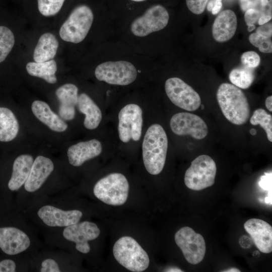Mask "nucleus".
I'll use <instances>...</instances> for the list:
<instances>
[{
  "instance_id": "a19ab883",
  "label": "nucleus",
  "mask_w": 272,
  "mask_h": 272,
  "mask_svg": "<svg viewBox=\"0 0 272 272\" xmlns=\"http://www.w3.org/2000/svg\"><path fill=\"white\" fill-rule=\"evenodd\" d=\"M241 8L243 11L247 10V9L251 7V4L252 2L250 0H240Z\"/></svg>"
},
{
  "instance_id": "e433bc0d",
  "label": "nucleus",
  "mask_w": 272,
  "mask_h": 272,
  "mask_svg": "<svg viewBox=\"0 0 272 272\" xmlns=\"http://www.w3.org/2000/svg\"><path fill=\"white\" fill-rule=\"evenodd\" d=\"M261 16L272 17V0H260Z\"/></svg>"
},
{
  "instance_id": "1a4fd4ad",
  "label": "nucleus",
  "mask_w": 272,
  "mask_h": 272,
  "mask_svg": "<svg viewBox=\"0 0 272 272\" xmlns=\"http://www.w3.org/2000/svg\"><path fill=\"white\" fill-rule=\"evenodd\" d=\"M175 241L186 260L197 264L203 260L206 251V243L202 235L189 227H183L175 235Z\"/></svg>"
},
{
  "instance_id": "39448f33",
  "label": "nucleus",
  "mask_w": 272,
  "mask_h": 272,
  "mask_svg": "<svg viewBox=\"0 0 272 272\" xmlns=\"http://www.w3.org/2000/svg\"><path fill=\"white\" fill-rule=\"evenodd\" d=\"M129 184L126 178L119 173H111L100 179L93 188L95 196L106 204L121 206L126 201Z\"/></svg>"
},
{
  "instance_id": "cd10ccee",
  "label": "nucleus",
  "mask_w": 272,
  "mask_h": 272,
  "mask_svg": "<svg viewBox=\"0 0 272 272\" xmlns=\"http://www.w3.org/2000/svg\"><path fill=\"white\" fill-rule=\"evenodd\" d=\"M15 37L12 31L5 26H0V63L3 62L13 49Z\"/></svg>"
},
{
  "instance_id": "c85d7f7f",
  "label": "nucleus",
  "mask_w": 272,
  "mask_h": 272,
  "mask_svg": "<svg viewBox=\"0 0 272 272\" xmlns=\"http://www.w3.org/2000/svg\"><path fill=\"white\" fill-rule=\"evenodd\" d=\"M250 122L253 125H260L266 133L269 142H272V116L263 109H256L250 119Z\"/></svg>"
},
{
  "instance_id": "6e6552de",
  "label": "nucleus",
  "mask_w": 272,
  "mask_h": 272,
  "mask_svg": "<svg viewBox=\"0 0 272 272\" xmlns=\"http://www.w3.org/2000/svg\"><path fill=\"white\" fill-rule=\"evenodd\" d=\"M166 93L170 101L177 107L188 111L197 110L201 104L199 94L181 79L173 77L165 84Z\"/></svg>"
},
{
  "instance_id": "412c9836",
  "label": "nucleus",
  "mask_w": 272,
  "mask_h": 272,
  "mask_svg": "<svg viewBox=\"0 0 272 272\" xmlns=\"http://www.w3.org/2000/svg\"><path fill=\"white\" fill-rule=\"evenodd\" d=\"M58 47L59 41L55 34L50 32L42 34L33 50V61L42 62L54 59Z\"/></svg>"
},
{
  "instance_id": "79ce46f5",
  "label": "nucleus",
  "mask_w": 272,
  "mask_h": 272,
  "mask_svg": "<svg viewBox=\"0 0 272 272\" xmlns=\"http://www.w3.org/2000/svg\"><path fill=\"white\" fill-rule=\"evenodd\" d=\"M271 19V17L261 16L258 20V24L259 25H263L268 22Z\"/></svg>"
},
{
  "instance_id": "f8f14e48",
  "label": "nucleus",
  "mask_w": 272,
  "mask_h": 272,
  "mask_svg": "<svg viewBox=\"0 0 272 272\" xmlns=\"http://www.w3.org/2000/svg\"><path fill=\"white\" fill-rule=\"evenodd\" d=\"M170 125L175 134L189 135L196 140L205 138L208 133V128L204 120L199 116L189 112L174 114L171 118Z\"/></svg>"
},
{
  "instance_id": "7ed1b4c3",
  "label": "nucleus",
  "mask_w": 272,
  "mask_h": 272,
  "mask_svg": "<svg viewBox=\"0 0 272 272\" xmlns=\"http://www.w3.org/2000/svg\"><path fill=\"white\" fill-rule=\"evenodd\" d=\"M93 20V13L88 6H77L61 25L58 31L59 37L66 42H81L88 35Z\"/></svg>"
},
{
  "instance_id": "4c0bfd02",
  "label": "nucleus",
  "mask_w": 272,
  "mask_h": 272,
  "mask_svg": "<svg viewBox=\"0 0 272 272\" xmlns=\"http://www.w3.org/2000/svg\"><path fill=\"white\" fill-rule=\"evenodd\" d=\"M16 265L11 259H4L0 261V272L15 271Z\"/></svg>"
},
{
  "instance_id": "0eeeda50",
  "label": "nucleus",
  "mask_w": 272,
  "mask_h": 272,
  "mask_svg": "<svg viewBox=\"0 0 272 272\" xmlns=\"http://www.w3.org/2000/svg\"><path fill=\"white\" fill-rule=\"evenodd\" d=\"M95 75L99 81L112 85L125 86L135 81L137 71L128 61H107L96 67Z\"/></svg>"
},
{
  "instance_id": "b1692460",
  "label": "nucleus",
  "mask_w": 272,
  "mask_h": 272,
  "mask_svg": "<svg viewBox=\"0 0 272 272\" xmlns=\"http://www.w3.org/2000/svg\"><path fill=\"white\" fill-rule=\"evenodd\" d=\"M76 106L79 111L85 115V127L91 130L96 128L101 121L102 113L93 100L87 94L83 93L78 96Z\"/></svg>"
},
{
  "instance_id": "09e8293b",
  "label": "nucleus",
  "mask_w": 272,
  "mask_h": 272,
  "mask_svg": "<svg viewBox=\"0 0 272 272\" xmlns=\"http://www.w3.org/2000/svg\"><path fill=\"white\" fill-rule=\"evenodd\" d=\"M167 271H183L180 269L172 268L171 269H168Z\"/></svg>"
},
{
  "instance_id": "ea45409f",
  "label": "nucleus",
  "mask_w": 272,
  "mask_h": 272,
  "mask_svg": "<svg viewBox=\"0 0 272 272\" xmlns=\"http://www.w3.org/2000/svg\"><path fill=\"white\" fill-rule=\"evenodd\" d=\"M222 6V2L220 1L216 0L215 6L212 11L213 15L217 14L221 10Z\"/></svg>"
},
{
  "instance_id": "4be33fe9",
  "label": "nucleus",
  "mask_w": 272,
  "mask_h": 272,
  "mask_svg": "<svg viewBox=\"0 0 272 272\" xmlns=\"http://www.w3.org/2000/svg\"><path fill=\"white\" fill-rule=\"evenodd\" d=\"M31 109L34 115L52 130L62 132L67 129V124L51 110L46 102L35 100L32 104Z\"/></svg>"
},
{
  "instance_id": "c756f323",
  "label": "nucleus",
  "mask_w": 272,
  "mask_h": 272,
  "mask_svg": "<svg viewBox=\"0 0 272 272\" xmlns=\"http://www.w3.org/2000/svg\"><path fill=\"white\" fill-rule=\"evenodd\" d=\"M65 0H37L40 14L45 17H51L57 14Z\"/></svg>"
},
{
  "instance_id": "de8ad7c7",
  "label": "nucleus",
  "mask_w": 272,
  "mask_h": 272,
  "mask_svg": "<svg viewBox=\"0 0 272 272\" xmlns=\"http://www.w3.org/2000/svg\"><path fill=\"white\" fill-rule=\"evenodd\" d=\"M250 133L251 135H254L256 134L257 133V131L254 128H251L250 130Z\"/></svg>"
},
{
  "instance_id": "3c124183",
  "label": "nucleus",
  "mask_w": 272,
  "mask_h": 272,
  "mask_svg": "<svg viewBox=\"0 0 272 272\" xmlns=\"http://www.w3.org/2000/svg\"><path fill=\"white\" fill-rule=\"evenodd\" d=\"M200 105H201V109L203 110L205 108L204 105L203 104H201V105L200 104Z\"/></svg>"
},
{
  "instance_id": "603ef678",
  "label": "nucleus",
  "mask_w": 272,
  "mask_h": 272,
  "mask_svg": "<svg viewBox=\"0 0 272 272\" xmlns=\"http://www.w3.org/2000/svg\"><path fill=\"white\" fill-rule=\"evenodd\" d=\"M217 1H221L222 0H217Z\"/></svg>"
},
{
  "instance_id": "bb28decb",
  "label": "nucleus",
  "mask_w": 272,
  "mask_h": 272,
  "mask_svg": "<svg viewBox=\"0 0 272 272\" xmlns=\"http://www.w3.org/2000/svg\"><path fill=\"white\" fill-rule=\"evenodd\" d=\"M229 80L235 86L245 89L253 83L254 76L252 69L241 67L233 69L229 74Z\"/></svg>"
},
{
  "instance_id": "393cba45",
  "label": "nucleus",
  "mask_w": 272,
  "mask_h": 272,
  "mask_svg": "<svg viewBox=\"0 0 272 272\" xmlns=\"http://www.w3.org/2000/svg\"><path fill=\"white\" fill-rule=\"evenodd\" d=\"M26 70L29 75L42 79L49 84L57 82V65L54 59L42 62L29 61L26 65Z\"/></svg>"
},
{
  "instance_id": "c9c22d12",
  "label": "nucleus",
  "mask_w": 272,
  "mask_h": 272,
  "mask_svg": "<svg viewBox=\"0 0 272 272\" xmlns=\"http://www.w3.org/2000/svg\"><path fill=\"white\" fill-rule=\"evenodd\" d=\"M41 272H59L60 270L57 262L53 259L47 258L41 263Z\"/></svg>"
},
{
  "instance_id": "f704fd0d",
  "label": "nucleus",
  "mask_w": 272,
  "mask_h": 272,
  "mask_svg": "<svg viewBox=\"0 0 272 272\" xmlns=\"http://www.w3.org/2000/svg\"><path fill=\"white\" fill-rule=\"evenodd\" d=\"M261 16V12L260 10L250 8L247 9L244 14V20L247 26L254 25L258 22L259 18Z\"/></svg>"
},
{
  "instance_id": "f257e3e1",
  "label": "nucleus",
  "mask_w": 272,
  "mask_h": 272,
  "mask_svg": "<svg viewBox=\"0 0 272 272\" xmlns=\"http://www.w3.org/2000/svg\"><path fill=\"white\" fill-rule=\"evenodd\" d=\"M168 139L161 125L154 124L147 129L143 145V159L147 171L152 175L161 172L165 163Z\"/></svg>"
},
{
  "instance_id": "a18cd8bd",
  "label": "nucleus",
  "mask_w": 272,
  "mask_h": 272,
  "mask_svg": "<svg viewBox=\"0 0 272 272\" xmlns=\"http://www.w3.org/2000/svg\"><path fill=\"white\" fill-rule=\"evenodd\" d=\"M223 271H226V272H236V271H240L238 269L235 268H230L229 269H227L226 270H224Z\"/></svg>"
},
{
  "instance_id": "2f4dec72",
  "label": "nucleus",
  "mask_w": 272,
  "mask_h": 272,
  "mask_svg": "<svg viewBox=\"0 0 272 272\" xmlns=\"http://www.w3.org/2000/svg\"><path fill=\"white\" fill-rule=\"evenodd\" d=\"M241 61L244 66L253 69L259 65L260 58L255 51H248L242 53L241 56Z\"/></svg>"
},
{
  "instance_id": "f03ea898",
  "label": "nucleus",
  "mask_w": 272,
  "mask_h": 272,
  "mask_svg": "<svg viewBox=\"0 0 272 272\" xmlns=\"http://www.w3.org/2000/svg\"><path fill=\"white\" fill-rule=\"evenodd\" d=\"M217 99L225 118L235 125L245 124L250 116L247 99L238 87L229 83H222L217 92Z\"/></svg>"
},
{
  "instance_id": "49530a36",
  "label": "nucleus",
  "mask_w": 272,
  "mask_h": 272,
  "mask_svg": "<svg viewBox=\"0 0 272 272\" xmlns=\"http://www.w3.org/2000/svg\"><path fill=\"white\" fill-rule=\"evenodd\" d=\"M255 28V26L254 25H250L249 26H248V31L249 32H251Z\"/></svg>"
},
{
  "instance_id": "f3484780",
  "label": "nucleus",
  "mask_w": 272,
  "mask_h": 272,
  "mask_svg": "<svg viewBox=\"0 0 272 272\" xmlns=\"http://www.w3.org/2000/svg\"><path fill=\"white\" fill-rule=\"evenodd\" d=\"M54 169V164L48 158L37 156L34 160L30 174L24 184L25 189L33 192L39 189Z\"/></svg>"
},
{
  "instance_id": "37998d69",
  "label": "nucleus",
  "mask_w": 272,
  "mask_h": 272,
  "mask_svg": "<svg viewBox=\"0 0 272 272\" xmlns=\"http://www.w3.org/2000/svg\"><path fill=\"white\" fill-rule=\"evenodd\" d=\"M265 106L267 109L270 112L272 111V96L267 97L265 102Z\"/></svg>"
},
{
  "instance_id": "20e7f679",
  "label": "nucleus",
  "mask_w": 272,
  "mask_h": 272,
  "mask_svg": "<svg viewBox=\"0 0 272 272\" xmlns=\"http://www.w3.org/2000/svg\"><path fill=\"white\" fill-rule=\"evenodd\" d=\"M113 253L117 262L130 271H143L149 265L147 253L131 237L123 236L117 240L113 247Z\"/></svg>"
},
{
  "instance_id": "dca6fc26",
  "label": "nucleus",
  "mask_w": 272,
  "mask_h": 272,
  "mask_svg": "<svg viewBox=\"0 0 272 272\" xmlns=\"http://www.w3.org/2000/svg\"><path fill=\"white\" fill-rule=\"evenodd\" d=\"M244 227L259 251L264 253L272 251V227L268 223L252 218L244 223Z\"/></svg>"
},
{
  "instance_id": "58836bf2",
  "label": "nucleus",
  "mask_w": 272,
  "mask_h": 272,
  "mask_svg": "<svg viewBox=\"0 0 272 272\" xmlns=\"http://www.w3.org/2000/svg\"><path fill=\"white\" fill-rule=\"evenodd\" d=\"M256 33L268 37L272 36V24L271 23H266L260 25L255 31Z\"/></svg>"
},
{
  "instance_id": "7c9ffc66",
  "label": "nucleus",
  "mask_w": 272,
  "mask_h": 272,
  "mask_svg": "<svg viewBox=\"0 0 272 272\" xmlns=\"http://www.w3.org/2000/svg\"><path fill=\"white\" fill-rule=\"evenodd\" d=\"M271 37H266L259 33L251 34L249 36V41L251 44L258 48L259 50L263 53L272 52Z\"/></svg>"
},
{
  "instance_id": "473e14b6",
  "label": "nucleus",
  "mask_w": 272,
  "mask_h": 272,
  "mask_svg": "<svg viewBox=\"0 0 272 272\" xmlns=\"http://www.w3.org/2000/svg\"><path fill=\"white\" fill-rule=\"evenodd\" d=\"M209 0H186L189 10L196 15L202 14L207 5Z\"/></svg>"
},
{
  "instance_id": "8fccbe9b",
  "label": "nucleus",
  "mask_w": 272,
  "mask_h": 272,
  "mask_svg": "<svg viewBox=\"0 0 272 272\" xmlns=\"http://www.w3.org/2000/svg\"><path fill=\"white\" fill-rule=\"evenodd\" d=\"M133 2H143L146 0H130Z\"/></svg>"
},
{
  "instance_id": "9b49d317",
  "label": "nucleus",
  "mask_w": 272,
  "mask_h": 272,
  "mask_svg": "<svg viewBox=\"0 0 272 272\" xmlns=\"http://www.w3.org/2000/svg\"><path fill=\"white\" fill-rule=\"evenodd\" d=\"M118 120L119 137L122 142L140 139L143 119L142 110L138 105L129 104L123 107L119 112Z\"/></svg>"
},
{
  "instance_id": "9d476101",
  "label": "nucleus",
  "mask_w": 272,
  "mask_h": 272,
  "mask_svg": "<svg viewBox=\"0 0 272 272\" xmlns=\"http://www.w3.org/2000/svg\"><path fill=\"white\" fill-rule=\"evenodd\" d=\"M169 19V13L163 6L154 5L133 21L130 30L134 35L144 37L164 29L168 24Z\"/></svg>"
},
{
  "instance_id": "4468645a",
  "label": "nucleus",
  "mask_w": 272,
  "mask_h": 272,
  "mask_svg": "<svg viewBox=\"0 0 272 272\" xmlns=\"http://www.w3.org/2000/svg\"><path fill=\"white\" fill-rule=\"evenodd\" d=\"M37 215L46 225L62 227L78 223L83 214L77 210L64 211L52 206L45 205L39 209Z\"/></svg>"
},
{
  "instance_id": "a878e982",
  "label": "nucleus",
  "mask_w": 272,
  "mask_h": 272,
  "mask_svg": "<svg viewBox=\"0 0 272 272\" xmlns=\"http://www.w3.org/2000/svg\"><path fill=\"white\" fill-rule=\"evenodd\" d=\"M19 130V123L13 112L7 108L0 107V141H12Z\"/></svg>"
},
{
  "instance_id": "72a5a7b5",
  "label": "nucleus",
  "mask_w": 272,
  "mask_h": 272,
  "mask_svg": "<svg viewBox=\"0 0 272 272\" xmlns=\"http://www.w3.org/2000/svg\"><path fill=\"white\" fill-rule=\"evenodd\" d=\"M259 185L264 190H268L269 194L265 198V201L268 203H271V173H265V175L261 177Z\"/></svg>"
},
{
  "instance_id": "a211bd4d",
  "label": "nucleus",
  "mask_w": 272,
  "mask_h": 272,
  "mask_svg": "<svg viewBox=\"0 0 272 272\" xmlns=\"http://www.w3.org/2000/svg\"><path fill=\"white\" fill-rule=\"evenodd\" d=\"M102 149L101 143L96 139L73 145L67 151L69 163L75 167L80 166L86 161L99 155Z\"/></svg>"
},
{
  "instance_id": "423d86ee",
  "label": "nucleus",
  "mask_w": 272,
  "mask_h": 272,
  "mask_svg": "<svg viewBox=\"0 0 272 272\" xmlns=\"http://www.w3.org/2000/svg\"><path fill=\"white\" fill-rule=\"evenodd\" d=\"M217 166L209 156L202 155L194 159L187 169L184 183L189 189L201 190L212 186L215 183Z\"/></svg>"
},
{
  "instance_id": "c03bdc74",
  "label": "nucleus",
  "mask_w": 272,
  "mask_h": 272,
  "mask_svg": "<svg viewBox=\"0 0 272 272\" xmlns=\"http://www.w3.org/2000/svg\"><path fill=\"white\" fill-rule=\"evenodd\" d=\"M215 2H216V0H211L209 3L208 4H207V10L209 11H212L214 6H215Z\"/></svg>"
},
{
  "instance_id": "6ab92c4d",
  "label": "nucleus",
  "mask_w": 272,
  "mask_h": 272,
  "mask_svg": "<svg viewBox=\"0 0 272 272\" xmlns=\"http://www.w3.org/2000/svg\"><path fill=\"white\" fill-rule=\"evenodd\" d=\"M237 27L235 13L231 10H223L218 14L213 23V36L217 42H226L233 37Z\"/></svg>"
},
{
  "instance_id": "aec40b11",
  "label": "nucleus",
  "mask_w": 272,
  "mask_h": 272,
  "mask_svg": "<svg viewBox=\"0 0 272 272\" xmlns=\"http://www.w3.org/2000/svg\"><path fill=\"white\" fill-rule=\"evenodd\" d=\"M55 94L60 103V117L64 120L73 119L79 96L78 87L73 84L66 83L58 88Z\"/></svg>"
},
{
  "instance_id": "ddd939ff",
  "label": "nucleus",
  "mask_w": 272,
  "mask_h": 272,
  "mask_svg": "<svg viewBox=\"0 0 272 272\" xmlns=\"http://www.w3.org/2000/svg\"><path fill=\"white\" fill-rule=\"evenodd\" d=\"M100 233V229L96 224L84 221L65 227L62 235L65 239L75 243L78 251L86 254L90 250L88 241L96 239Z\"/></svg>"
},
{
  "instance_id": "5701e85b",
  "label": "nucleus",
  "mask_w": 272,
  "mask_h": 272,
  "mask_svg": "<svg viewBox=\"0 0 272 272\" xmlns=\"http://www.w3.org/2000/svg\"><path fill=\"white\" fill-rule=\"evenodd\" d=\"M33 157L28 154L18 156L14 161L8 187L12 191L19 189L26 181L33 163Z\"/></svg>"
},
{
  "instance_id": "2eb2a0df",
  "label": "nucleus",
  "mask_w": 272,
  "mask_h": 272,
  "mask_svg": "<svg viewBox=\"0 0 272 272\" xmlns=\"http://www.w3.org/2000/svg\"><path fill=\"white\" fill-rule=\"evenodd\" d=\"M30 245L28 235L13 227L0 228V248L8 255H16L27 250Z\"/></svg>"
}]
</instances>
